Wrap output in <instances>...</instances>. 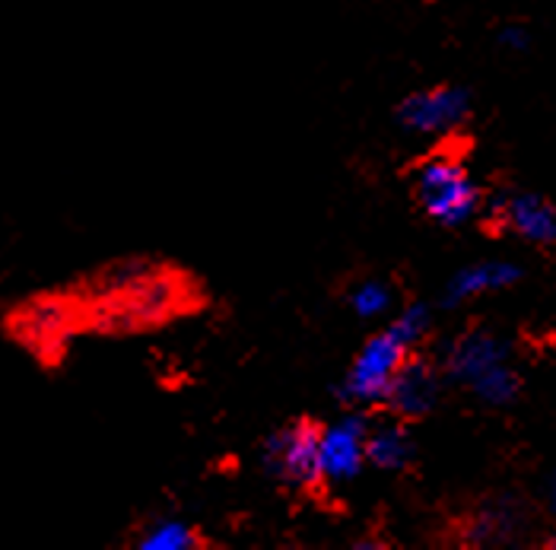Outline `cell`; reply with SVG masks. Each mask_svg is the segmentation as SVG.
Listing matches in <instances>:
<instances>
[{
    "label": "cell",
    "instance_id": "6da1fadb",
    "mask_svg": "<svg viewBox=\"0 0 556 550\" xmlns=\"http://www.w3.org/2000/svg\"><path fill=\"white\" fill-rule=\"evenodd\" d=\"M414 195L429 220L442 226H465L480 208V188L455 157H429L417 170Z\"/></svg>",
    "mask_w": 556,
    "mask_h": 550
},
{
    "label": "cell",
    "instance_id": "7a4b0ae2",
    "mask_svg": "<svg viewBox=\"0 0 556 550\" xmlns=\"http://www.w3.org/2000/svg\"><path fill=\"white\" fill-rule=\"evenodd\" d=\"M410 343L401 340L391 328L372 335L359 347V353L350 363V373L341 385V398L350 404H386L391 395V385L401 376V370L410 360Z\"/></svg>",
    "mask_w": 556,
    "mask_h": 550
},
{
    "label": "cell",
    "instance_id": "3957f363",
    "mask_svg": "<svg viewBox=\"0 0 556 550\" xmlns=\"http://www.w3.org/2000/svg\"><path fill=\"white\" fill-rule=\"evenodd\" d=\"M264 467L290 487H312L321 480V429L308 421L280 426L264 442Z\"/></svg>",
    "mask_w": 556,
    "mask_h": 550
},
{
    "label": "cell",
    "instance_id": "277c9868",
    "mask_svg": "<svg viewBox=\"0 0 556 550\" xmlns=\"http://www.w3.org/2000/svg\"><path fill=\"white\" fill-rule=\"evenodd\" d=\"M471 112V96L462 86H435L410 92L397 105V122L414 134H445L458 127Z\"/></svg>",
    "mask_w": 556,
    "mask_h": 550
},
{
    "label": "cell",
    "instance_id": "5b68a950",
    "mask_svg": "<svg viewBox=\"0 0 556 550\" xmlns=\"http://www.w3.org/2000/svg\"><path fill=\"white\" fill-rule=\"evenodd\" d=\"M369 421L363 414H343L321 429V480L346 484L369 462Z\"/></svg>",
    "mask_w": 556,
    "mask_h": 550
},
{
    "label": "cell",
    "instance_id": "8992f818",
    "mask_svg": "<svg viewBox=\"0 0 556 550\" xmlns=\"http://www.w3.org/2000/svg\"><path fill=\"white\" fill-rule=\"evenodd\" d=\"M503 366H509V343L483 328L462 335L445 353L448 376L468 388H473L477 382H483L490 373H496Z\"/></svg>",
    "mask_w": 556,
    "mask_h": 550
},
{
    "label": "cell",
    "instance_id": "52a82bcc",
    "mask_svg": "<svg viewBox=\"0 0 556 550\" xmlns=\"http://www.w3.org/2000/svg\"><path fill=\"white\" fill-rule=\"evenodd\" d=\"M500 220L531 246H556V208L541 195H509L500 204Z\"/></svg>",
    "mask_w": 556,
    "mask_h": 550
},
{
    "label": "cell",
    "instance_id": "ba28073f",
    "mask_svg": "<svg viewBox=\"0 0 556 550\" xmlns=\"http://www.w3.org/2000/svg\"><path fill=\"white\" fill-rule=\"evenodd\" d=\"M435 401H439L435 370L424 360H407V366L401 370V376L391 385L386 404L401 421H417V417H427L435 408Z\"/></svg>",
    "mask_w": 556,
    "mask_h": 550
},
{
    "label": "cell",
    "instance_id": "9c48e42d",
    "mask_svg": "<svg viewBox=\"0 0 556 550\" xmlns=\"http://www.w3.org/2000/svg\"><path fill=\"white\" fill-rule=\"evenodd\" d=\"M518 280H521V267L515 261H477L448 280L442 305H462V302H471L483 293L509 290Z\"/></svg>",
    "mask_w": 556,
    "mask_h": 550
},
{
    "label": "cell",
    "instance_id": "30bf717a",
    "mask_svg": "<svg viewBox=\"0 0 556 550\" xmlns=\"http://www.w3.org/2000/svg\"><path fill=\"white\" fill-rule=\"evenodd\" d=\"M369 465L382 467V471H404L414 462V439L407 433V426L397 421L369 426Z\"/></svg>",
    "mask_w": 556,
    "mask_h": 550
},
{
    "label": "cell",
    "instance_id": "8fae6325",
    "mask_svg": "<svg viewBox=\"0 0 556 550\" xmlns=\"http://www.w3.org/2000/svg\"><path fill=\"white\" fill-rule=\"evenodd\" d=\"M140 550H194L198 548V532L188 522L178 518H163L156 525H150L140 538H137Z\"/></svg>",
    "mask_w": 556,
    "mask_h": 550
},
{
    "label": "cell",
    "instance_id": "7c38bea8",
    "mask_svg": "<svg viewBox=\"0 0 556 550\" xmlns=\"http://www.w3.org/2000/svg\"><path fill=\"white\" fill-rule=\"evenodd\" d=\"M350 305L359 318H379L391 309V287L382 280H363L350 290Z\"/></svg>",
    "mask_w": 556,
    "mask_h": 550
},
{
    "label": "cell",
    "instance_id": "4fadbf2b",
    "mask_svg": "<svg viewBox=\"0 0 556 550\" xmlns=\"http://www.w3.org/2000/svg\"><path fill=\"white\" fill-rule=\"evenodd\" d=\"M388 328H391L401 340H407L410 347H417L420 340L427 338L429 332V309L427 305H420V302H414V305L401 309V315H397Z\"/></svg>",
    "mask_w": 556,
    "mask_h": 550
},
{
    "label": "cell",
    "instance_id": "5bb4252c",
    "mask_svg": "<svg viewBox=\"0 0 556 550\" xmlns=\"http://www.w3.org/2000/svg\"><path fill=\"white\" fill-rule=\"evenodd\" d=\"M515 525V512L506 503H500V507L486 509L483 512V522L473 528V538L477 541H503V538H509V528Z\"/></svg>",
    "mask_w": 556,
    "mask_h": 550
},
{
    "label": "cell",
    "instance_id": "9a60e30c",
    "mask_svg": "<svg viewBox=\"0 0 556 550\" xmlns=\"http://www.w3.org/2000/svg\"><path fill=\"white\" fill-rule=\"evenodd\" d=\"M528 33L521 29V26H506L503 33H500V45L503 48H509V51H525L528 48Z\"/></svg>",
    "mask_w": 556,
    "mask_h": 550
},
{
    "label": "cell",
    "instance_id": "2e32d148",
    "mask_svg": "<svg viewBox=\"0 0 556 550\" xmlns=\"http://www.w3.org/2000/svg\"><path fill=\"white\" fill-rule=\"evenodd\" d=\"M547 500H551V515H554L556 522V471L554 477H551V487H547Z\"/></svg>",
    "mask_w": 556,
    "mask_h": 550
}]
</instances>
